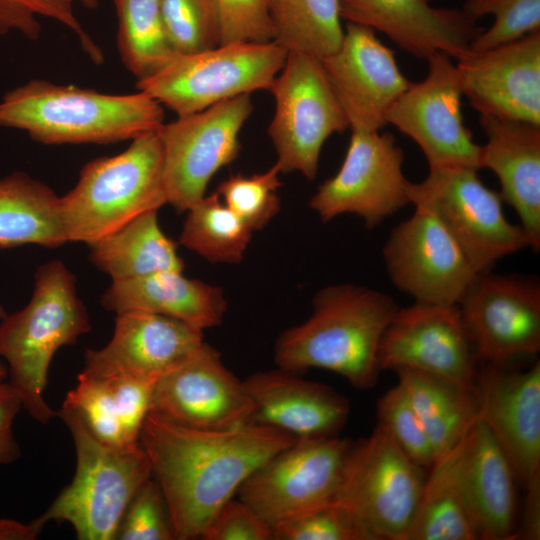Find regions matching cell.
I'll return each mask as SVG.
<instances>
[{"label":"cell","mask_w":540,"mask_h":540,"mask_svg":"<svg viewBox=\"0 0 540 540\" xmlns=\"http://www.w3.org/2000/svg\"><path fill=\"white\" fill-rule=\"evenodd\" d=\"M408 197L410 204L425 207L441 221L478 273L530 248L520 224L506 218L500 193L482 182L477 169L429 168L424 180L409 183Z\"/></svg>","instance_id":"8"},{"label":"cell","mask_w":540,"mask_h":540,"mask_svg":"<svg viewBox=\"0 0 540 540\" xmlns=\"http://www.w3.org/2000/svg\"><path fill=\"white\" fill-rule=\"evenodd\" d=\"M320 61L351 130L379 131L389 108L412 84L394 51L360 24L347 22L340 46Z\"/></svg>","instance_id":"19"},{"label":"cell","mask_w":540,"mask_h":540,"mask_svg":"<svg viewBox=\"0 0 540 540\" xmlns=\"http://www.w3.org/2000/svg\"><path fill=\"white\" fill-rule=\"evenodd\" d=\"M204 540H273L271 528L243 501L230 499L203 532Z\"/></svg>","instance_id":"44"},{"label":"cell","mask_w":540,"mask_h":540,"mask_svg":"<svg viewBox=\"0 0 540 540\" xmlns=\"http://www.w3.org/2000/svg\"><path fill=\"white\" fill-rule=\"evenodd\" d=\"M161 13L175 53H195L220 45L214 0H161Z\"/></svg>","instance_id":"37"},{"label":"cell","mask_w":540,"mask_h":540,"mask_svg":"<svg viewBox=\"0 0 540 540\" xmlns=\"http://www.w3.org/2000/svg\"><path fill=\"white\" fill-rule=\"evenodd\" d=\"M163 106L142 91L108 94L33 79L0 99V126L43 144H108L158 131Z\"/></svg>","instance_id":"3"},{"label":"cell","mask_w":540,"mask_h":540,"mask_svg":"<svg viewBox=\"0 0 540 540\" xmlns=\"http://www.w3.org/2000/svg\"><path fill=\"white\" fill-rule=\"evenodd\" d=\"M253 109L251 94H243L159 128L168 204L184 212L205 196L211 178L237 158Z\"/></svg>","instance_id":"12"},{"label":"cell","mask_w":540,"mask_h":540,"mask_svg":"<svg viewBox=\"0 0 540 540\" xmlns=\"http://www.w3.org/2000/svg\"><path fill=\"white\" fill-rule=\"evenodd\" d=\"M378 423L385 427L403 452L420 467L435 460L428 435L404 388L398 383L377 401Z\"/></svg>","instance_id":"40"},{"label":"cell","mask_w":540,"mask_h":540,"mask_svg":"<svg viewBox=\"0 0 540 540\" xmlns=\"http://www.w3.org/2000/svg\"><path fill=\"white\" fill-rule=\"evenodd\" d=\"M277 163L262 173L228 177L217 187L222 202L252 231L265 227L280 210L281 186Z\"/></svg>","instance_id":"36"},{"label":"cell","mask_w":540,"mask_h":540,"mask_svg":"<svg viewBox=\"0 0 540 540\" xmlns=\"http://www.w3.org/2000/svg\"><path fill=\"white\" fill-rule=\"evenodd\" d=\"M432 0H340V15L385 34L419 59L435 52L459 59L485 29L462 8H439Z\"/></svg>","instance_id":"23"},{"label":"cell","mask_w":540,"mask_h":540,"mask_svg":"<svg viewBox=\"0 0 540 540\" xmlns=\"http://www.w3.org/2000/svg\"><path fill=\"white\" fill-rule=\"evenodd\" d=\"M220 23V44L273 41L271 0H214Z\"/></svg>","instance_id":"43"},{"label":"cell","mask_w":540,"mask_h":540,"mask_svg":"<svg viewBox=\"0 0 540 540\" xmlns=\"http://www.w3.org/2000/svg\"><path fill=\"white\" fill-rule=\"evenodd\" d=\"M516 483L506 455L479 418L469 434L464 470L467 511L478 539H514Z\"/></svg>","instance_id":"27"},{"label":"cell","mask_w":540,"mask_h":540,"mask_svg":"<svg viewBox=\"0 0 540 540\" xmlns=\"http://www.w3.org/2000/svg\"><path fill=\"white\" fill-rule=\"evenodd\" d=\"M382 249L390 281L416 302L458 305L478 272L441 221L415 205Z\"/></svg>","instance_id":"15"},{"label":"cell","mask_w":540,"mask_h":540,"mask_svg":"<svg viewBox=\"0 0 540 540\" xmlns=\"http://www.w3.org/2000/svg\"><path fill=\"white\" fill-rule=\"evenodd\" d=\"M166 203L158 131L134 138L117 155L85 164L75 187L60 197L67 241L88 245Z\"/></svg>","instance_id":"6"},{"label":"cell","mask_w":540,"mask_h":540,"mask_svg":"<svg viewBox=\"0 0 540 540\" xmlns=\"http://www.w3.org/2000/svg\"><path fill=\"white\" fill-rule=\"evenodd\" d=\"M312 306L305 322L278 337L276 365L294 373L325 369L358 389L374 386L379 345L399 308L394 299L368 287L338 284L319 290Z\"/></svg>","instance_id":"2"},{"label":"cell","mask_w":540,"mask_h":540,"mask_svg":"<svg viewBox=\"0 0 540 540\" xmlns=\"http://www.w3.org/2000/svg\"><path fill=\"white\" fill-rule=\"evenodd\" d=\"M395 372L428 435L435 459L458 444L478 421L476 386L414 369Z\"/></svg>","instance_id":"29"},{"label":"cell","mask_w":540,"mask_h":540,"mask_svg":"<svg viewBox=\"0 0 540 540\" xmlns=\"http://www.w3.org/2000/svg\"><path fill=\"white\" fill-rule=\"evenodd\" d=\"M462 9L478 20L493 15L494 22L470 44V51H485L540 30V0H466Z\"/></svg>","instance_id":"38"},{"label":"cell","mask_w":540,"mask_h":540,"mask_svg":"<svg viewBox=\"0 0 540 540\" xmlns=\"http://www.w3.org/2000/svg\"><path fill=\"white\" fill-rule=\"evenodd\" d=\"M487 142L481 145L480 168L500 183L503 202L516 212L530 248H540V125L479 115Z\"/></svg>","instance_id":"25"},{"label":"cell","mask_w":540,"mask_h":540,"mask_svg":"<svg viewBox=\"0 0 540 540\" xmlns=\"http://www.w3.org/2000/svg\"><path fill=\"white\" fill-rule=\"evenodd\" d=\"M45 524L38 518L29 523L13 519H0V540H35Z\"/></svg>","instance_id":"47"},{"label":"cell","mask_w":540,"mask_h":540,"mask_svg":"<svg viewBox=\"0 0 540 540\" xmlns=\"http://www.w3.org/2000/svg\"><path fill=\"white\" fill-rule=\"evenodd\" d=\"M273 540H375L346 508L333 502L272 530Z\"/></svg>","instance_id":"42"},{"label":"cell","mask_w":540,"mask_h":540,"mask_svg":"<svg viewBox=\"0 0 540 540\" xmlns=\"http://www.w3.org/2000/svg\"><path fill=\"white\" fill-rule=\"evenodd\" d=\"M526 498L521 526L514 539L538 540L540 538V479L525 488Z\"/></svg>","instance_id":"46"},{"label":"cell","mask_w":540,"mask_h":540,"mask_svg":"<svg viewBox=\"0 0 540 540\" xmlns=\"http://www.w3.org/2000/svg\"><path fill=\"white\" fill-rule=\"evenodd\" d=\"M428 74L392 104L386 123L410 137L425 155L429 168H480L481 145L473 140L461 111L463 91L456 64L447 54L427 59Z\"/></svg>","instance_id":"14"},{"label":"cell","mask_w":540,"mask_h":540,"mask_svg":"<svg viewBox=\"0 0 540 540\" xmlns=\"http://www.w3.org/2000/svg\"><path fill=\"white\" fill-rule=\"evenodd\" d=\"M456 61L463 96L479 115L540 125V30Z\"/></svg>","instance_id":"22"},{"label":"cell","mask_w":540,"mask_h":540,"mask_svg":"<svg viewBox=\"0 0 540 540\" xmlns=\"http://www.w3.org/2000/svg\"><path fill=\"white\" fill-rule=\"evenodd\" d=\"M253 412L243 381L204 342L155 382L149 413L190 428L226 430L252 423Z\"/></svg>","instance_id":"18"},{"label":"cell","mask_w":540,"mask_h":540,"mask_svg":"<svg viewBox=\"0 0 540 540\" xmlns=\"http://www.w3.org/2000/svg\"><path fill=\"white\" fill-rule=\"evenodd\" d=\"M353 444L338 436L297 439L251 473L239 499L271 530L331 504Z\"/></svg>","instance_id":"11"},{"label":"cell","mask_w":540,"mask_h":540,"mask_svg":"<svg viewBox=\"0 0 540 540\" xmlns=\"http://www.w3.org/2000/svg\"><path fill=\"white\" fill-rule=\"evenodd\" d=\"M77 4L95 8L98 0H0V35L17 32L36 40L41 33L40 19H51L71 30L84 52L99 64L103 53L76 16Z\"/></svg>","instance_id":"35"},{"label":"cell","mask_w":540,"mask_h":540,"mask_svg":"<svg viewBox=\"0 0 540 540\" xmlns=\"http://www.w3.org/2000/svg\"><path fill=\"white\" fill-rule=\"evenodd\" d=\"M175 539L169 509L158 483L151 477L132 497L114 540Z\"/></svg>","instance_id":"41"},{"label":"cell","mask_w":540,"mask_h":540,"mask_svg":"<svg viewBox=\"0 0 540 540\" xmlns=\"http://www.w3.org/2000/svg\"><path fill=\"white\" fill-rule=\"evenodd\" d=\"M252 230L221 200L217 192L187 210L179 242L212 263H239Z\"/></svg>","instance_id":"34"},{"label":"cell","mask_w":540,"mask_h":540,"mask_svg":"<svg viewBox=\"0 0 540 540\" xmlns=\"http://www.w3.org/2000/svg\"><path fill=\"white\" fill-rule=\"evenodd\" d=\"M21 409L22 400L16 390L9 382L0 383V465L11 464L21 455L13 432L14 420Z\"/></svg>","instance_id":"45"},{"label":"cell","mask_w":540,"mask_h":540,"mask_svg":"<svg viewBox=\"0 0 540 540\" xmlns=\"http://www.w3.org/2000/svg\"><path fill=\"white\" fill-rule=\"evenodd\" d=\"M270 14L273 41L288 53L322 59L343 39L340 0H271Z\"/></svg>","instance_id":"32"},{"label":"cell","mask_w":540,"mask_h":540,"mask_svg":"<svg viewBox=\"0 0 540 540\" xmlns=\"http://www.w3.org/2000/svg\"><path fill=\"white\" fill-rule=\"evenodd\" d=\"M477 356L458 305L398 308L378 350L380 371L407 368L476 386Z\"/></svg>","instance_id":"17"},{"label":"cell","mask_w":540,"mask_h":540,"mask_svg":"<svg viewBox=\"0 0 540 540\" xmlns=\"http://www.w3.org/2000/svg\"><path fill=\"white\" fill-rule=\"evenodd\" d=\"M458 307L478 360L507 364L540 351V284L535 278L480 272Z\"/></svg>","instance_id":"16"},{"label":"cell","mask_w":540,"mask_h":540,"mask_svg":"<svg viewBox=\"0 0 540 540\" xmlns=\"http://www.w3.org/2000/svg\"><path fill=\"white\" fill-rule=\"evenodd\" d=\"M60 197L23 172L0 179V248L67 243Z\"/></svg>","instance_id":"31"},{"label":"cell","mask_w":540,"mask_h":540,"mask_svg":"<svg viewBox=\"0 0 540 540\" xmlns=\"http://www.w3.org/2000/svg\"><path fill=\"white\" fill-rule=\"evenodd\" d=\"M101 305L116 314L142 311L165 315L201 330L218 326L227 310L221 287L166 270L112 281Z\"/></svg>","instance_id":"26"},{"label":"cell","mask_w":540,"mask_h":540,"mask_svg":"<svg viewBox=\"0 0 540 540\" xmlns=\"http://www.w3.org/2000/svg\"><path fill=\"white\" fill-rule=\"evenodd\" d=\"M297 439L249 423L226 430L182 426L149 413L139 442L165 497L176 540L201 539L218 510L267 459Z\"/></svg>","instance_id":"1"},{"label":"cell","mask_w":540,"mask_h":540,"mask_svg":"<svg viewBox=\"0 0 540 540\" xmlns=\"http://www.w3.org/2000/svg\"><path fill=\"white\" fill-rule=\"evenodd\" d=\"M425 477L381 424L353 444L335 503L350 511L375 540H404Z\"/></svg>","instance_id":"9"},{"label":"cell","mask_w":540,"mask_h":540,"mask_svg":"<svg viewBox=\"0 0 540 540\" xmlns=\"http://www.w3.org/2000/svg\"><path fill=\"white\" fill-rule=\"evenodd\" d=\"M254 406L252 423L296 439L337 436L349 416L348 400L331 387L302 379L294 372H256L244 381Z\"/></svg>","instance_id":"24"},{"label":"cell","mask_w":540,"mask_h":540,"mask_svg":"<svg viewBox=\"0 0 540 540\" xmlns=\"http://www.w3.org/2000/svg\"><path fill=\"white\" fill-rule=\"evenodd\" d=\"M63 405L71 408L91 434L109 445H129L119 409L107 380L83 372L76 386L69 390Z\"/></svg>","instance_id":"39"},{"label":"cell","mask_w":540,"mask_h":540,"mask_svg":"<svg viewBox=\"0 0 540 540\" xmlns=\"http://www.w3.org/2000/svg\"><path fill=\"white\" fill-rule=\"evenodd\" d=\"M483 363L476 376L479 418L525 488L540 479V362L523 371Z\"/></svg>","instance_id":"20"},{"label":"cell","mask_w":540,"mask_h":540,"mask_svg":"<svg viewBox=\"0 0 540 540\" xmlns=\"http://www.w3.org/2000/svg\"><path fill=\"white\" fill-rule=\"evenodd\" d=\"M7 313L5 312L2 305H0V320H2ZM8 375L7 368L0 361V383L4 382Z\"/></svg>","instance_id":"48"},{"label":"cell","mask_w":540,"mask_h":540,"mask_svg":"<svg viewBox=\"0 0 540 540\" xmlns=\"http://www.w3.org/2000/svg\"><path fill=\"white\" fill-rule=\"evenodd\" d=\"M117 47L123 64L137 80L162 67L175 51L168 39L161 0H113Z\"/></svg>","instance_id":"33"},{"label":"cell","mask_w":540,"mask_h":540,"mask_svg":"<svg viewBox=\"0 0 540 540\" xmlns=\"http://www.w3.org/2000/svg\"><path fill=\"white\" fill-rule=\"evenodd\" d=\"M470 432L434 460L404 540L478 539L467 511L464 490Z\"/></svg>","instance_id":"28"},{"label":"cell","mask_w":540,"mask_h":540,"mask_svg":"<svg viewBox=\"0 0 540 540\" xmlns=\"http://www.w3.org/2000/svg\"><path fill=\"white\" fill-rule=\"evenodd\" d=\"M57 416L71 433L76 469L39 519L44 524L69 523L79 540H114L132 497L152 477L149 458L140 442L119 446L101 442L66 405Z\"/></svg>","instance_id":"5"},{"label":"cell","mask_w":540,"mask_h":540,"mask_svg":"<svg viewBox=\"0 0 540 540\" xmlns=\"http://www.w3.org/2000/svg\"><path fill=\"white\" fill-rule=\"evenodd\" d=\"M288 52L274 41L232 42L188 54L175 53L136 88L177 116L202 111L225 100L269 90Z\"/></svg>","instance_id":"7"},{"label":"cell","mask_w":540,"mask_h":540,"mask_svg":"<svg viewBox=\"0 0 540 540\" xmlns=\"http://www.w3.org/2000/svg\"><path fill=\"white\" fill-rule=\"evenodd\" d=\"M90 330L76 278L60 260L37 268L29 303L1 320L0 357L8 364V382L19 394L23 409L39 423L48 424L57 416L43 396L54 354L76 344Z\"/></svg>","instance_id":"4"},{"label":"cell","mask_w":540,"mask_h":540,"mask_svg":"<svg viewBox=\"0 0 540 540\" xmlns=\"http://www.w3.org/2000/svg\"><path fill=\"white\" fill-rule=\"evenodd\" d=\"M268 91L275 101L268 134L281 173L314 180L326 140L349 128L320 59L289 52Z\"/></svg>","instance_id":"10"},{"label":"cell","mask_w":540,"mask_h":540,"mask_svg":"<svg viewBox=\"0 0 540 540\" xmlns=\"http://www.w3.org/2000/svg\"><path fill=\"white\" fill-rule=\"evenodd\" d=\"M204 343L203 330L165 315L116 314L109 343L87 349L81 372L94 377H131L155 383Z\"/></svg>","instance_id":"21"},{"label":"cell","mask_w":540,"mask_h":540,"mask_svg":"<svg viewBox=\"0 0 540 540\" xmlns=\"http://www.w3.org/2000/svg\"><path fill=\"white\" fill-rule=\"evenodd\" d=\"M89 247L91 262L112 281L184 268L177 243L160 228L158 210L134 217Z\"/></svg>","instance_id":"30"},{"label":"cell","mask_w":540,"mask_h":540,"mask_svg":"<svg viewBox=\"0 0 540 540\" xmlns=\"http://www.w3.org/2000/svg\"><path fill=\"white\" fill-rule=\"evenodd\" d=\"M351 131L340 169L318 187L309 206L323 222L355 214L374 228L410 204L404 153L391 133Z\"/></svg>","instance_id":"13"}]
</instances>
